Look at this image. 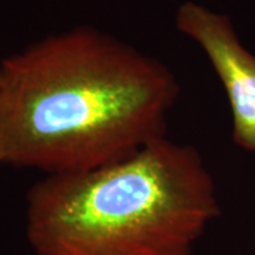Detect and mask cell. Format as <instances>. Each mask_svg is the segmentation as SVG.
I'll return each mask as SVG.
<instances>
[{
  "label": "cell",
  "mask_w": 255,
  "mask_h": 255,
  "mask_svg": "<svg viewBox=\"0 0 255 255\" xmlns=\"http://www.w3.org/2000/svg\"><path fill=\"white\" fill-rule=\"evenodd\" d=\"M179 82L162 61L90 26L0 61V163L47 176L117 163L166 136Z\"/></svg>",
  "instance_id": "obj_1"
},
{
  "label": "cell",
  "mask_w": 255,
  "mask_h": 255,
  "mask_svg": "<svg viewBox=\"0 0 255 255\" xmlns=\"http://www.w3.org/2000/svg\"><path fill=\"white\" fill-rule=\"evenodd\" d=\"M219 214L199 150L164 136L117 163L36 183L27 238L36 255H193Z\"/></svg>",
  "instance_id": "obj_2"
},
{
  "label": "cell",
  "mask_w": 255,
  "mask_h": 255,
  "mask_svg": "<svg viewBox=\"0 0 255 255\" xmlns=\"http://www.w3.org/2000/svg\"><path fill=\"white\" fill-rule=\"evenodd\" d=\"M176 26L209 57L233 112V139L255 150V55L240 43L231 20L194 1L177 10Z\"/></svg>",
  "instance_id": "obj_3"
}]
</instances>
